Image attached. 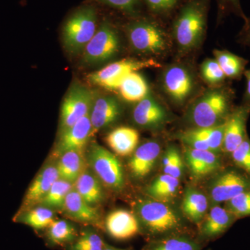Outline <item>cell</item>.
Returning <instances> with one entry per match:
<instances>
[{
    "mask_svg": "<svg viewBox=\"0 0 250 250\" xmlns=\"http://www.w3.org/2000/svg\"><path fill=\"white\" fill-rule=\"evenodd\" d=\"M59 178L57 166H48L41 171L28 188L22 206L18 213L41 203L54 182Z\"/></svg>",
    "mask_w": 250,
    "mask_h": 250,
    "instance_id": "obj_16",
    "label": "cell"
},
{
    "mask_svg": "<svg viewBox=\"0 0 250 250\" xmlns=\"http://www.w3.org/2000/svg\"><path fill=\"white\" fill-rule=\"evenodd\" d=\"M63 208L69 216L82 223H94L98 218L95 208L88 205L74 187L67 194Z\"/></svg>",
    "mask_w": 250,
    "mask_h": 250,
    "instance_id": "obj_22",
    "label": "cell"
},
{
    "mask_svg": "<svg viewBox=\"0 0 250 250\" xmlns=\"http://www.w3.org/2000/svg\"><path fill=\"white\" fill-rule=\"evenodd\" d=\"M99 26V14L93 3L88 2L72 11L63 23L62 43L70 54L83 52Z\"/></svg>",
    "mask_w": 250,
    "mask_h": 250,
    "instance_id": "obj_4",
    "label": "cell"
},
{
    "mask_svg": "<svg viewBox=\"0 0 250 250\" xmlns=\"http://www.w3.org/2000/svg\"><path fill=\"white\" fill-rule=\"evenodd\" d=\"M105 248L101 237L94 232H85L72 246V250H103Z\"/></svg>",
    "mask_w": 250,
    "mask_h": 250,
    "instance_id": "obj_40",
    "label": "cell"
},
{
    "mask_svg": "<svg viewBox=\"0 0 250 250\" xmlns=\"http://www.w3.org/2000/svg\"><path fill=\"white\" fill-rule=\"evenodd\" d=\"M235 93L225 85L211 87L190 104L187 121L193 128H207L223 124L233 109Z\"/></svg>",
    "mask_w": 250,
    "mask_h": 250,
    "instance_id": "obj_2",
    "label": "cell"
},
{
    "mask_svg": "<svg viewBox=\"0 0 250 250\" xmlns=\"http://www.w3.org/2000/svg\"><path fill=\"white\" fill-rule=\"evenodd\" d=\"M47 229L49 241L57 246L69 243L76 236L75 228L65 220H54Z\"/></svg>",
    "mask_w": 250,
    "mask_h": 250,
    "instance_id": "obj_32",
    "label": "cell"
},
{
    "mask_svg": "<svg viewBox=\"0 0 250 250\" xmlns=\"http://www.w3.org/2000/svg\"><path fill=\"white\" fill-rule=\"evenodd\" d=\"M74 188L88 205H97L103 200V190L101 184L97 177L89 171L84 170L75 182Z\"/></svg>",
    "mask_w": 250,
    "mask_h": 250,
    "instance_id": "obj_27",
    "label": "cell"
},
{
    "mask_svg": "<svg viewBox=\"0 0 250 250\" xmlns=\"http://www.w3.org/2000/svg\"><path fill=\"white\" fill-rule=\"evenodd\" d=\"M161 64L154 59H125L108 64L103 68L88 75L90 84L102 87L104 89L117 90L123 80L132 72L147 68L160 67Z\"/></svg>",
    "mask_w": 250,
    "mask_h": 250,
    "instance_id": "obj_7",
    "label": "cell"
},
{
    "mask_svg": "<svg viewBox=\"0 0 250 250\" xmlns=\"http://www.w3.org/2000/svg\"><path fill=\"white\" fill-rule=\"evenodd\" d=\"M238 41L242 45L250 47V18L244 21V25L238 34Z\"/></svg>",
    "mask_w": 250,
    "mask_h": 250,
    "instance_id": "obj_42",
    "label": "cell"
},
{
    "mask_svg": "<svg viewBox=\"0 0 250 250\" xmlns=\"http://www.w3.org/2000/svg\"><path fill=\"white\" fill-rule=\"evenodd\" d=\"M243 75L246 80V89L243 98V104L250 108V69L245 70Z\"/></svg>",
    "mask_w": 250,
    "mask_h": 250,
    "instance_id": "obj_43",
    "label": "cell"
},
{
    "mask_svg": "<svg viewBox=\"0 0 250 250\" xmlns=\"http://www.w3.org/2000/svg\"><path fill=\"white\" fill-rule=\"evenodd\" d=\"M180 188L179 179L169 175L161 174L154 179L147 188V192L152 199L165 202L177 195Z\"/></svg>",
    "mask_w": 250,
    "mask_h": 250,
    "instance_id": "obj_29",
    "label": "cell"
},
{
    "mask_svg": "<svg viewBox=\"0 0 250 250\" xmlns=\"http://www.w3.org/2000/svg\"><path fill=\"white\" fill-rule=\"evenodd\" d=\"M197 85L193 72L184 64H172L164 69L161 75L163 91L177 106L185 104L193 96Z\"/></svg>",
    "mask_w": 250,
    "mask_h": 250,
    "instance_id": "obj_8",
    "label": "cell"
},
{
    "mask_svg": "<svg viewBox=\"0 0 250 250\" xmlns=\"http://www.w3.org/2000/svg\"><path fill=\"white\" fill-rule=\"evenodd\" d=\"M54 220L53 211L46 207L29 208L17 213L14 218L16 223L24 224L36 230L48 228Z\"/></svg>",
    "mask_w": 250,
    "mask_h": 250,
    "instance_id": "obj_28",
    "label": "cell"
},
{
    "mask_svg": "<svg viewBox=\"0 0 250 250\" xmlns=\"http://www.w3.org/2000/svg\"><path fill=\"white\" fill-rule=\"evenodd\" d=\"M210 0H185L172 18L171 35L179 54L200 48L205 40Z\"/></svg>",
    "mask_w": 250,
    "mask_h": 250,
    "instance_id": "obj_1",
    "label": "cell"
},
{
    "mask_svg": "<svg viewBox=\"0 0 250 250\" xmlns=\"http://www.w3.org/2000/svg\"><path fill=\"white\" fill-rule=\"evenodd\" d=\"M103 250H123L120 249H116V248H111V247L105 246Z\"/></svg>",
    "mask_w": 250,
    "mask_h": 250,
    "instance_id": "obj_44",
    "label": "cell"
},
{
    "mask_svg": "<svg viewBox=\"0 0 250 250\" xmlns=\"http://www.w3.org/2000/svg\"><path fill=\"white\" fill-rule=\"evenodd\" d=\"M225 208L236 219L250 216V189L225 202Z\"/></svg>",
    "mask_w": 250,
    "mask_h": 250,
    "instance_id": "obj_37",
    "label": "cell"
},
{
    "mask_svg": "<svg viewBox=\"0 0 250 250\" xmlns=\"http://www.w3.org/2000/svg\"><path fill=\"white\" fill-rule=\"evenodd\" d=\"M88 2L103 5L119 11L130 18L142 16V0H87Z\"/></svg>",
    "mask_w": 250,
    "mask_h": 250,
    "instance_id": "obj_33",
    "label": "cell"
},
{
    "mask_svg": "<svg viewBox=\"0 0 250 250\" xmlns=\"http://www.w3.org/2000/svg\"><path fill=\"white\" fill-rule=\"evenodd\" d=\"M83 152L67 151L61 155L57 167L59 179L75 183L84 171Z\"/></svg>",
    "mask_w": 250,
    "mask_h": 250,
    "instance_id": "obj_25",
    "label": "cell"
},
{
    "mask_svg": "<svg viewBox=\"0 0 250 250\" xmlns=\"http://www.w3.org/2000/svg\"><path fill=\"white\" fill-rule=\"evenodd\" d=\"M161 152L160 144L156 141H147L138 146L129 162L131 173L138 178L146 177L152 170Z\"/></svg>",
    "mask_w": 250,
    "mask_h": 250,
    "instance_id": "obj_18",
    "label": "cell"
},
{
    "mask_svg": "<svg viewBox=\"0 0 250 250\" xmlns=\"http://www.w3.org/2000/svg\"><path fill=\"white\" fill-rule=\"evenodd\" d=\"M149 16L160 21L172 18L185 0H142Z\"/></svg>",
    "mask_w": 250,
    "mask_h": 250,
    "instance_id": "obj_30",
    "label": "cell"
},
{
    "mask_svg": "<svg viewBox=\"0 0 250 250\" xmlns=\"http://www.w3.org/2000/svg\"><path fill=\"white\" fill-rule=\"evenodd\" d=\"M202 80L211 87L223 85L226 80L225 74L215 59H206L200 66Z\"/></svg>",
    "mask_w": 250,
    "mask_h": 250,
    "instance_id": "obj_36",
    "label": "cell"
},
{
    "mask_svg": "<svg viewBox=\"0 0 250 250\" xmlns=\"http://www.w3.org/2000/svg\"><path fill=\"white\" fill-rule=\"evenodd\" d=\"M106 231L110 236L118 241L134 238L139 232V220L128 210H113L107 215L105 222Z\"/></svg>",
    "mask_w": 250,
    "mask_h": 250,
    "instance_id": "obj_17",
    "label": "cell"
},
{
    "mask_svg": "<svg viewBox=\"0 0 250 250\" xmlns=\"http://www.w3.org/2000/svg\"><path fill=\"white\" fill-rule=\"evenodd\" d=\"M250 114V108L246 105L233 108L225 122L223 151L231 154L248 135L246 132L247 121Z\"/></svg>",
    "mask_w": 250,
    "mask_h": 250,
    "instance_id": "obj_13",
    "label": "cell"
},
{
    "mask_svg": "<svg viewBox=\"0 0 250 250\" xmlns=\"http://www.w3.org/2000/svg\"><path fill=\"white\" fill-rule=\"evenodd\" d=\"M88 161L97 177L106 187L114 190L123 189L124 172L116 154L94 143L88 153Z\"/></svg>",
    "mask_w": 250,
    "mask_h": 250,
    "instance_id": "obj_9",
    "label": "cell"
},
{
    "mask_svg": "<svg viewBox=\"0 0 250 250\" xmlns=\"http://www.w3.org/2000/svg\"><path fill=\"white\" fill-rule=\"evenodd\" d=\"M236 219L225 207L215 205L204 218L202 234L207 238L220 236L228 230Z\"/></svg>",
    "mask_w": 250,
    "mask_h": 250,
    "instance_id": "obj_21",
    "label": "cell"
},
{
    "mask_svg": "<svg viewBox=\"0 0 250 250\" xmlns=\"http://www.w3.org/2000/svg\"><path fill=\"white\" fill-rule=\"evenodd\" d=\"M250 189V177L234 170L225 171L218 174L212 182L209 191L215 205L227 202Z\"/></svg>",
    "mask_w": 250,
    "mask_h": 250,
    "instance_id": "obj_11",
    "label": "cell"
},
{
    "mask_svg": "<svg viewBox=\"0 0 250 250\" xmlns=\"http://www.w3.org/2000/svg\"><path fill=\"white\" fill-rule=\"evenodd\" d=\"M186 164L192 175L205 177L218 170L220 167L218 154L208 150H199L186 147L184 152Z\"/></svg>",
    "mask_w": 250,
    "mask_h": 250,
    "instance_id": "obj_19",
    "label": "cell"
},
{
    "mask_svg": "<svg viewBox=\"0 0 250 250\" xmlns=\"http://www.w3.org/2000/svg\"><path fill=\"white\" fill-rule=\"evenodd\" d=\"M90 112L75 124L61 133L55 154L61 156L67 151L82 152L88 140L92 138Z\"/></svg>",
    "mask_w": 250,
    "mask_h": 250,
    "instance_id": "obj_14",
    "label": "cell"
},
{
    "mask_svg": "<svg viewBox=\"0 0 250 250\" xmlns=\"http://www.w3.org/2000/svg\"><path fill=\"white\" fill-rule=\"evenodd\" d=\"M231 155L233 163L250 177V140L248 136Z\"/></svg>",
    "mask_w": 250,
    "mask_h": 250,
    "instance_id": "obj_39",
    "label": "cell"
},
{
    "mask_svg": "<svg viewBox=\"0 0 250 250\" xmlns=\"http://www.w3.org/2000/svg\"><path fill=\"white\" fill-rule=\"evenodd\" d=\"M137 213L145 228L156 236L174 232L183 225L180 215L166 202L144 200L138 204Z\"/></svg>",
    "mask_w": 250,
    "mask_h": 250,
    "instance_id": "obj_5",
    "label": "cell"
},
{
    "mask_svg": "<svg viewBox=\"0 0 250 250\" xmlns=\"http://www.w3.org/2000/svg\"><path fill=\"white\" fill-rule=\"evenodd\" d=\"M122 111L121 103L115 97L105 95L95 98L90 111L92 137L116 123L121 117Z\"/></svg>",
    "mask_w": 250,
    "mask_h": 250,
    "instance_id": "obj_15",
    "label": "cell"
},
{
    "mask_svg": "<svg viewBox=\"0 0 250 250\" xmlns=\"http://www.w3.org/2000/svg\"><path fill=\"white\" fill-rule=\"evenodd\" d=\"M117 90L123 100L131 103H139L150 93L146 79L138 72L125 77Z\"/></svg>",
    "mask_w": 250,
    "mask_h": 250,
    "instance_id": "obj_24",
    "label": "cell"
},
{
    "mask_svg": "<svg viewBox=\"0 0 250 250\" xmlns=\"http://www.w3.org/2000/svg\"><path fill=\"white\" fill-rule=\"evenodd\" d=\"M95 99L93 92L89 88L80 83H74L61 107V133L89 113Z\"/></svg>",
    "mask_w": 250,
    "mask_h": 250,
    "instance_id": "obj_10",
    "label": "cell"
},
{
    "mask_svg": "<svg viewBox=\"0 0 250 250\" xmlns=\"http://www.w3.org/2000/svg\"><path fill=\"white\" fill-rule=\"evenodd\" d=\"M120 49L118 31L111 20L103 18L82 52V62L88 65L104 63L113 59Z\"/></svg>",
    "mask_w": 250,
    "mask_h": 250,
    "instance_id": "obj_6",
    "label": "cell"
},
{
    "mask_svg": "<svg viewBox=\"0 0 250 250\" xmlns=\"http://www.w3.org/2000/svg\"><path fill=\"white\" fill-rule=\"evenodd\" d=\"M162 161L164 174L180 179L184 172V160L182 154L175 146H171L167 147Z\"/></svg>",
    "mask_w": 250,
    "mask_h": 250,
    "instance_id": "obj_34",
    "label": "cell"
},
{
    "mask_svg": "<svg viewBox=\"0 0 250 250\" xmlns=\"http://www.w3.org/2000/svg\"><path fill=\"white\" fill-rule=\"evenodd\" d=\"M125 28L131 48L138 53L161 57L170 48V36L162 22L149 15L131 18Z\"/></svg>",
    "mask_w": 250,
    "mask_h": 250,
    "instance_id": "obj_3",
    "label": "cell"
},
{
    "mask_svg": "<svg viewBox=\"0 0 250 250\" xmlns=\"http://www.w3.org/2000/svg\"><path fill=\"white\" fill-rule=\"evenodd\" d=\"M150 250H200V248L188 238L172 237L156 243Z\"/></svg>",
    "mask_w": 250,
    "mask_h": 250,
    "instance_id": "obj_38",
    "label": "cell"
},
{
    "mask_svg": "<svg viewBox=\"0 0 250 250\" xmlns=\"http://www.w3.org/2000/svg\"><path fill=\"white\" fill-rule=\"evenodd\" d=\"M73 187V184L59 178L49 189L41 204L49 208H63L67 194Z\"/></svg>",
    "mask_w": 250,
    "mask_h": 250,
    "instance_id": "obj_31",
    "label": "cell"
},
{
    "mask_svg": "<svg viewBox=\"0 0 250 250\" xmlns=\"http://www.w3.org/2000/svg\"><path fill=\"white\" fill-rule=\"evenodd\" d=\"M226 122V121H225ZM225 122L223 124L207 128H192L208 144L211 152L218 154L223 151Z\"/></svg>",
    "mask_w": 250,
    "mask_h": 250,
    "instance_id": "obj_35",
    "label": "cell"
},
{
    "mask_svg": "<svg viewBox=\"0 0 250 250\" xmlns=\"http://www.w3.org/2000/svg\"><path fill=\"white\" fill-rule=\"evenodd\" d=\"M140 134L137 130L129 126H120L107 135L106 141L116 155H131L139 146Z\"/></svg>",
    "mask_w": 250,
    "mask_h": 250,
    "instance_id": "obj_20",
    "label": "cell"
},
{
    "mask_svg": "<svg viewBox=\"0 0 250 250\" xmlns=\"http://www.w3.org/2000/svg\"><path fill=\"white\" fill-rule=\"evenodd\" d=\"M208 199L203 192L188 188L184 193L182 208L184 214L194 223H199L205 218L208 210Z\"/></svg>",
    "mask_w": 250,
    "mask_h": 250,
    "instance_id": "obj_23",
    "label": "cell"
},
{
    "mask_svg": "<svg viewBox=\"0 0 250 250\" xmlns=\"http://www.w3.org/2000/svg\"><path fill=\"white\" fill-rule=\"evenodd\" d=\"M133 120L136 125L147 129H159L170 121V116L165 106L149 93L136 103L133 110Z\"/></svg>",
    "mask_w": 250,
    "mask_h": 250,
    "instance_id": "obj_12",
    "label": "cell"
},
{
    "mask_svg": "<svg viewBox=\"0 0 250 250\" xmlns=\"http://www.w3.org/2000/svg\"><path fill=\"white\" fill-rule=\"evenodd\" d=\"M218 9V21L230 14H234L246 21L247 16L243 12L240 0H217Z\"/></svg>",
    "mask_w": 250,
    "mask_h": 250,
    "instance_id": "obj_41",
    "label": "cell"
},
{
    "mask_svg": "<svg viewBox=\"0 0 250 250\" xmlns=\"http://www.w3.org/2000/svg\"><path fill=\"white\" fill-rule=\"evenodd\" d=\"M214 59L229 80H239L244 74L248 61L228 50L213 51Z\"/></svg>",
    "mask_w": 250,
    "mask_h": 250,
    "instance_id": "obj_26",
    "label": "cell"
}]
</instances>
